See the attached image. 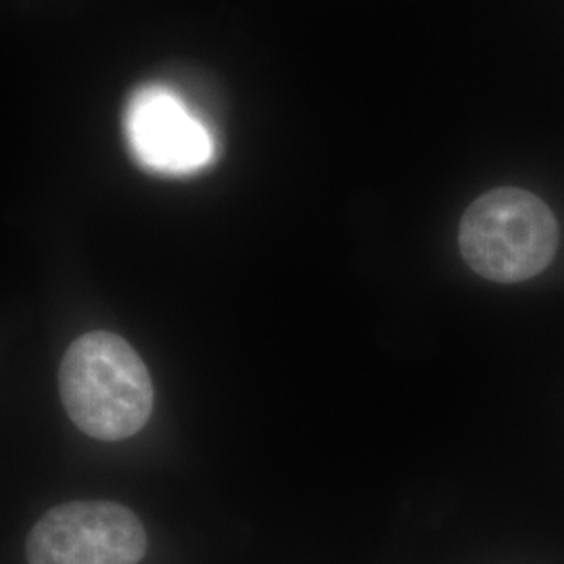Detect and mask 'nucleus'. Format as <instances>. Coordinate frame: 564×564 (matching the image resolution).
Segmentation results:
<instances>
[{
    "label": "nucleus",
    "mask_w": 564,
    "mask_h": 564,
    "mask_svg": "<svg viewBox=\"0 0 564 564\" xmlns=\"http://www.w3.org/2000/svg\"><path fill=\"white\" fill-rule=\"evenodd\" d=\"M126 141L142 167L186 176L214 160L212 132L197 120L176 93L165 86H144L126 107Z\"/></svg>",
    "instance_id": "obj_4"
},
{
    "label": "nucleus",
    "mask_w": 564,
    "mask_h": 564,
    "mask_svg": "<svg viewBox=\"0 0 564 564\" xmlns=\"http://www.w3.org/2000/svg\"><path fill=\"white\" fill-rule=\"evenodd\" d=\"M59 391L74 424L101 442L132 437L153 412V381L141 356L107 330L86 333L69 345Z\"/></svg>",
    "instance_id": "obj_1"
},
{
    "label": "nucleus",
    "mask_w": 564,
    "mask_h": 564,
    "mask_svg": "<svg viewBox=\"0 0 564 564\" xmlns=\"http://www.w3.org/2000/svg\"><path fill=\"white\" fill-rule=\"evenodd\" d=\"M147 552L141 519L116 502L51 508L28 535L30 564H139Z\"/></svg>",
    "instance_id": "obj_3"
},
{
    "label": "nucleus",
    "mask_w": 564,
    "mask_h": 564,
    "mask_svg": "<svg viewBox=\"0 0 564 564\" xmlns=\"http://www.w3.org/2000/svg\"><path fill=\"white\" fill-rule=\"evenodd\" d=\"M561 242L556 216L538 195L502 186L481 195L464 212L460 251L487 281L523 282L552 263Z\"/></svg>",
    "instance_id": "obj_2"
}]
</instances>
